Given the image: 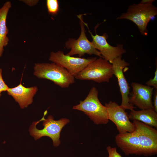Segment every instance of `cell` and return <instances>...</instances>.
I'll use <instances>...</instances> for the list:
<instances>
[{
	"label": "cell",
	"mask_w": 157,
	"mask_h": 157,
	"mask_svg": "<svg viewBox=\"0 0 157 157\" xmlns=\"http://www.w3.org/2000/svg\"><path fill=\"white\" fill-rule=\"evenodd\" d=\"M154 0H142L139 3L129 6L126 12L117 17L116 19H126L133 22L141 34L147 36V26L157 15V8L153 3Z\"/></svg>",
	"instance_id": "cell-1"
},
{
	"label": "cell",
	"mask_w": 157,
	"mask_h": 157,
	"mask_svg": "<svg viewBox=\"0 0 157 157\" xmlns=\"http://www.w3.org/2000/svg\"><path fill=\"white\" fill-rule=\"evenodd\" d=\"M47 113V110L45 111L40 120L33 122L29 129L30 134L36 140L43 136L49 137L52 140L53 145L56 147L60 144V133L62 129L70 121L66 118L54 120L51 115L45 119L44 117Z\"/></svg>",
	"instance_id": "cell-2"
},
{
	"label": "cell",
	"mask_w": 157,
	"mask_h": 157,
	"mask_svg": "<svg viewBox=\"0 0 157 157\" xmlns=\"http://www.w3.org/2000/svg\"><path fill=\"white\" fill-rule=\"evenodd\" d=\"M98 95V90L92 87L85 99L73 109L83 112L96 124H106L109 121L107 109L100 101Z\"/></svg>",
	"instance_id": "cell-3"
},
{
	"label": "cell",
	"mask_w": 157,
	"mask_h": 157,
	"mask_svg": "<svg viewBox=\"0 0 157 157\" xmlns=\"http://www.w3.org/2000/svg\"><path fill=\"white\" fill-rule=\"evenodd\" d=\"M34 75L39 78L50 80L62 88H66L75 82V77L65 68L53 63L35 65Z\"/></svg>",
	"instance_id": "cell-4"
},
{
	"label": "cell",
	"mask_w": 157,
	"mask_h": 157,
	"mask_svg": "<svg viewBox=\"0 0 157 157\" xmlns=\"http://www.w3.org/2000/svg\"><path fill=\"white\" fill-rule=\"evenodd\" d=\"M113 75L111 63L101 57L90 63L75 78L98 83L108 82Z\"/></svg>",
	"instance_id": "cell-5"
},
{
	"label": "cell",
	"mask_w": 157,
	"mask_h": 157,
	"mask_svg": "<svg viewBox=\"0 0 157 157\" xmlns=\"http://www.w3.org/2000/svg\"><path fill=\"white\" fill-rule=\"evenodd\" d=\"M134 131L138 139L142 155L151 156L157 153V130L152 127L133 120Z\"/></svg>",
	"instance_id": "cell-6"
},
{
	"label": "cell",
	"mask_w": 157,
	"mask_h": 157,
	"mask_svg": "<svg viewBox=\"0 0 157 157\" xmlns=\"http://www.w3.org/2000/svg\"><path fill=\"white\" fill-rule=\"evenodd\" d=\"M79 19L81 28V33L79 38L77 39L69 38L65 43V46L67 49H70V51L66 54L72 56L78 54L81 58L85 54L94 55L101 57L100 52L94 47L91 42L87 38L85 28V22L82 15H78Z\"/></svg>",
	"instance_id": "cell-7"
},
{
	"label": "cell",
	"mask_w": 157,
	"mask_h": 157,
	"mask_svg": "<svg viewBox=\"0 0 157 157\" xmlns=\"http://www.w3.org/2000/svg\"><path fill=\"white\" fill-rule=\"evenodd\" d=\"M97 58H85L65 54L63 51L51 53L49 60L66 69L74 77Z\"/></svg>",
	"instance_id": "cell-8"
},
{
	"label": "cell",
	"mask_w": 157,
	"mask_h": 157,
	"mask_svg": "<svg viewBox=\"0 0 157 157\" xmlns=\"http://www.w3.org/2000/svg\"><path fill=\"white\" fill-rule=\"evenodd\" d=\"M108 117L116 125L119 133H131L135 130L133 123L130 122L125 109L115 102L110 101L105 103Z\"/></svg>",
	"instance_id": "cell-9"
},
{
	"label": "cell",
	"mask_w": 157,
	"mask_h": 157,
	"mask_svg": "<svg viewBox=\"0 0 157 157\" xmlns=\"http://www.w3.org/2000/svg\"><path fill=\"white\" fill-rule=\"evenodd\" d=\"M112 64L113 74L117 78L120 91L122 98L121 105L125 109L130 110H133L136 107L129 103V95L130 94V87L125 76L124 73V69L129 65L124 59H122V56L118 57L114 59Z\"/></svg>",
	"instance_id": "cell-10"
},
{
	"label": "cell",
	"mask_w": 157,
	"mask_h": 157,
	"mask_svg": "<svg viewBox=\"0 0 157 157\" xmlns=\"http://www.w3.org/2000/svg\"><path fill=\"white\" fill-rule=\"evenodd\" d=\"M89 32L92 38V42L95 48L100 53L101 57L112 63L113 60L126 52V50L122 44H117L113 46L107 42L108 35L106 33L102 35L96 33L94 35L90 31Z\"/></svg>",
	"instance_id": "cell-11"
},
{
	"label": "cell",
	"mask_w": 157,
	"mask_h": 157,
	"mask_svg": "<svg viewBox=\"0 0 157 157\" xmlns=\"http://www.w3.org/2000/svg\"><path fill=\"white\" fill-rule=\"evenodd\" d=\"M132 90L129 97V103L141 110L153 108L152 100L154 88L136 82H132Z\"/></svg>",
	"instance_id": "cell-12"
},
{
	"label": "cell",
	"mask_w": 157,
	"mask_h": 157,
	"mask_svg": "<svg viewBox=\"0 0 157 157\" xmlns=\"http://www.w3.org/2000/svg\"><path fill=\"white\" fill-rule=\"evenodd\" d=\"M116 144L125 155H142L138 137L134 131L119 133L115 137Z\"/></svg>",
	"instance_id": "cell-13"
},
{
	"label": "cell",
	"mask_w": 157,
	"mask_h": 157,
	"mask_svg": "<svg viewBox=\"0 0 157 157\" xmlns=\"http://www.w3.org/2000/svg\"><path fill=\"white\" fill-rule=\"evenodd\" d=\"M38 90L36 86L26 88L20 83L15 87L9 88L7 91L8 94L18 103L21 108L23 109L32 103L33 98Z\"/></svg>",
	"instance_id": "cell-14"
},
{
	"label": "cell",
	"mask_w": 157,
	"mask_h": 157,
	"mask_svg": "<svg viewBox=\"0 0 157 157\" xmlns=\"http://www.w3.org/2000/svg\"><path fill=\"white\" fill-rule=\"evenodd\" d=\"M128 116L129 119L138 121L157 128V113L153 108L137 111L132 110L128 114Z\"/></svg>",
	"instance_id": "cell-15"
},
{
	"label": "cell",
	"mask_w": 157,
	"mask_h": 157,
	"mask_svg": "<svg viewBox=\"0 0 157 157\" xmlns=\"http://www.w3.org/2000/svg\"><path fill=\"white\" fill-rule=\"evenodd\" d=\"M11 6L10 2L7 1L0 8V57L2 55L4 47L8 44L9 41L7 36L8 30L6 25V20L8 12Z\"/></svg>",
	"instance_id": "cell-16"
},
{
	"label": "cell",
	"mask_w": 157,
	"mask_h": 157,
	"mask_svg": "<svg viewBox=\"0 0 157 157\" xmlns=\"http://www.w3.org/2000/svg\"><path fill=\"white\" fill-rule=\"evenodd\" d=\"M46 5L49 13L52 15L57 14L59 10L58 1L57 0H47Z\"/></svg>",
	"instance_id": "cell-17"
},
{
	"label": "cell",
	"mask_w": 157,
	"mask_h": 157,
	"mask_svg": "<svg viewBox=\"0 0 157 157\" xmlns=\"http://www.w3.org/2000/svg\"><path fill=\"white\" fill-rule=\"evenodd\" d=\"M106 149L108 154V157H122L120 154L117 152L116 147H111L109 146L107 147Z\"/></svg>",
	"instance_id": "cell-18"
},
{
	"label": "cell",
	"mask_w": 157,
	"mask_h": 157,
	"mask_svg": "<svg viewBox=\"0 0 157 157\" xmlns=\"http://www.w3.org/2000/svg\"><path fill=\"white\" fill-rule=\"evenodd\" d=\"M147 85L151 87L152 86L154 88L157 89V67L154 73V76L153 78H150L147 82Z\"/></svg>",
	"instance_id": "cell-19"
},
{
	"label": "cell",
	"mask_w": 157,
	"mask_h": 157,
	"mask_svg": "<svg viewBox=\"0 0 157 157\" xmlns=\"http://www.w3.org/2000/svg\"><path fill=\"white\" fill-rule=\"evenodd\" d=\"M2 69L0 68V97L1 93L3 91H7L9 88L4 81L2 76Z\"/></svg>",
	"instance_id": "cell-20"
},
{
	"label": "cell",
	"mask_w": 157,
	"mask_h": 157,
	"mask_svg": "<svg viewBox=\"0 0 157 157\" xmlns=\"http://www.w3.org/2000/svg\"><path fill=\"white\" fill-rule=\"evenodd\" d=\"M153 109L157 113V89L154 91L153 102H152Z\"/></svg>",
	"instance_id": "cell-21"
},
{
	"label": "cell",
	"mask_w": 157,
	"mask_h": 157,
	"mask_svg": "<svg viewBox=\"0 0 157 157\" xmlns=\"http://www.w3.org/2000/svg\"><path fill=\"white\" fill-rule=\"evenodd\" d=\"M20 1H22L26 4L31 6L36 5L39 1L38 0H20Z\"/></svg>",
	"instance_id": "cell-22"
}]
</instances>
